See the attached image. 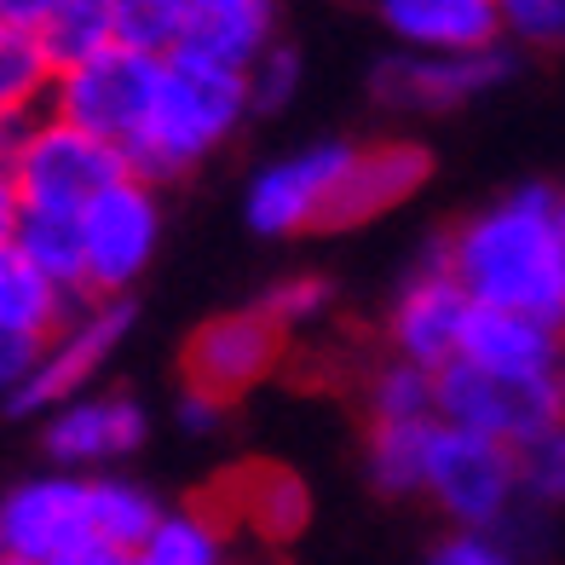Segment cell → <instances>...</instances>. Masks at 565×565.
I'll list each match as a JSON object with an SVG mask.
<instances>
[{"label": "cell", "instance_id": "cell-27", "mask_svg": "<svg viewBox=\"0 0 565 565\" xmlns=\"http://www.w3.org/2000/svg\"><path fill=\"white\" fill-rule=\"evenodd\" d=\"M41 53L53 70H70V64H87L93 53L116 46L110 35V0H58V12L35 30Z\"/></svg>", "mask_w": 565, "mask_h": 565}, {"label": "cell", "instance_id": "cell-9", "mask_svg": "<svg viewBox=\"0 0 565 565\" xmlns=\"http://www.w3.org/2000/svg\"><path fill=\"white\" fill-rule=\"evenodd\" d=\"M282 352H289V329H277L260 306H248V312H220L196 323L185 352H179V375L191 393L237 404L282 370Z\"/></svg>", "mask_w": 565, "mask_h": 565}, {"label": "cell", "instance_id": "cell-17", "mask_svg": "<svg viewBox=\"0 0 565 565\" xmlns=\"http://www.w3.org/2000/svg\"><path fill=\"white\" fill-rule=\"evenodd\" d=\"M145 445V409L127 393H75L46 409V456L64 473H105Z\"/></svg>", "mask_w": 565, "mask_h": 565}, {"label": "cell", "instance_id": "cell-39", "mask_svg": "<svg viewBox=\"0 0 565 565\" xmlns=\"http://www.w3.org/2000/svg\"><path fill=\"white\" fill-rule=\"evenodd\" d=\"M0 157H7V139H0Z\"/></svg>", "mask_w": 565, "mask_h": 565}, {"label": "cell", "instance_id": "cell-38", "mask_svg": "<svg viewBox=\"0 0 565 565\" xmlns=\"http://www.w3.org/2000/svg\"><path fill=\"white\" fill-rule=\"evenodd\" d=\"M53 565H127V554H116L110 543H98V536H93V543L70 548V554H64V559H53Z\"/></svg>", "mask_w": 565, "mask_h": 565}, {"label": "cell", "instance_id": "cell-26", "mask_svg": "<svg viewBox=\"0 0 565 565\" xmlns=\"http://www.w3.org/2000/svg\"><path fill=\"white\" fill-rule=\"evenodd\" d=\"M110 35L127 53L173 58L191 35V0H110Z\"/></svg>", "mask_w": 565, "mask_h": 565}, {"label": "cell", "instance_id": "cell-13", "mask_svg": "<svg viewBox=\"0 0 565 565\" xmlns=\"http://www.w3.org/2000/svg\"><path fill=\"white\" fill-rule=\"evenodd\" d=\"M473 300L468 289L450 277V266L439 260V248L422 260V271L398 289L393 312H387V347L393 358H409L422 370H445L461 352V329H468Z\"/></svg>", "mask_w": 565, "mask_h": 565}, {"label": "cell", "instance_id": "cell-19", "mask_svg": "<svg viewBox=\"0 0 565 565\" xmlns=\"http://www.w3.org/2000/svg\"><path fill=\"white\" fill-rule=\"evenodd\" d=\"M277 0H191V53H209L220 64L248 70L260 46H271Z\"/></svg>", "mask_w": 565, "mask_h": 565}, {"label": "cell", "instance_id": "cell-7", "mask_svg": "<svg viewBox=\"0 0 565 565\" xmlns=\"http://www.w3.org/2000/svg\"><path fill=\"white\" fill-rule=\"evenodd\" d=\"M127 329H134V300L127 295L75 300L64 312V323L41 341V358H35L30 381H23V393L12 398V409L18 416H46V409H58L64 398L93 393V381L105 375L116 347L127 341Z\"/></svg>", "mask_w": 565, "mask_h": 565}, {"label": "cell", "instance_id": "cell-35", "mask_svg": "<svg viewBox=\"0 0 565 565\" xmlns=\"http://www.w3.org/2000/svg\"><path fill=\"white\" fill-rule=\"evenodd\" d=\"M225 409H231V404L185 387V393H179V427H185V433H214V427L225 422Z\"/></svg>", "mask_w": 565, "mask_h": 565}, {"label": "cell", "instance_id": "cell-4", "mask_svg": "<svg viewBox=\"0 0 565 565\" xmlns=\"http://www.w3.org/2000/svg\"><path fill=\"white\" fill-rule=\"evenodd\" d=\"M82 295L87 300H110L127 295L145 277V266L157 260L162 243V196L150 179L121 173L116 185H105L82 214Z\"/></svg>", "mask_w": 565, "mask_h": 565}, {"label": "cell", "instance_id": "cell-30", "mask_svg": "<svg viewBox=\"0 0 565 565\" xmlns=\"http://www.w3.org/2000/svg\"><path fill=\"white\" fill-rule=\"evenodd\" d=\"M243 82H248V110L271 116V110L289 105L295 87H300V53H295V46H282V41H271V46L254 53V64L243 70Z\"/></svg>", "mask_w": 565, "mask_h": 565}, {"label": "cell", "instance_id": "cell-34", "mask_svg": "<svg viewBox=\"0 0 565 565\" xmlns=\"http://www.w3.org/2000/svg\"><path fill=\"white\" fill-rule=\"evenodd\" d=\"M35 358H41V341H35V335H7V329H0V404H7V409H12V398L23 393V381H30Z\"/></svg>", "mask_w": 565, "mask_h": 565}, {"label": "cell", "instance_id": "cell-23", "mask_svg": "<svg viewBox=\"0 0 565 565\" xmlns=\"http://www.w3.org/2000/svg\"><path fill=\"white\" fill-rule=\"evenodd\" d=\"M87 520H93V536L110 543L116 554H134L150 531L162 520V502L145 491L134 479H116V473H93L87 479Z\"/></svg>", "mask_w": 565, "mask_h": 565}, {"label": "cell", "instance_id": "cell-40", "mask_svg": "<svg viewBox=\"0 0 565 565\" xmlns=\"http://www.w3.org/2000/svg\"><path fill=\"white\" fill-rule=\"evenodd\" d=\"M0 35H7V18H0Z\"/></svg>", "mask_w": 565, "mask_h": 565}, {"label": "cell", "instance_id": "cell-16", "mask_svg": "<svg viewBox=\"0 0 565 565\" xmlns=\"http://www.w3.org/2000/svg\"><path fill=\"white\" fill-rule=\"evenodd\" d=\"M456 358L508 381H565V323L502 312V306H473Z\"/></svg>", "mask_w": 565, "mask_h": 565}, {"label": "cell", "instance_id": "cell-29", "mask_svg": "<svg viewBox=\"0 0 565 565\" xmlns=\"http://www.w3.org/2000/svg\"><path fill=\"white\" fill-rule=\"evenodd\" d=\"M513 473H520V502L565 508V422L531 433L525 445H513Z\"/></svg>", "mask_w": 565, "mask_h": 565}, {"label": "cell", "instance_id": "cell-1", "mask_svg": "<svg viewBox=\"0 0 565 565\" xmlns=\"http://www.w3.org/2000/svg\"><path fill=\"white\" fill-rule=\"evenodd\" d=\"M439 260L468 289L473 306L554 318L565 306V196L548 185H520L491 209L445 231Z\"/></svg>", "mask_w": 565, "mask_h": 565}, {"label": "cell", "instance_id": "cell-20", "mask_svg": "<svg viewBox=\"0 0 565 565\" xmlns=\"http://www.w3.org/2000/svg\"><path fill=\"white\" fill-rule=\"evenodd\" d=\"M433 427H439V416H427V422H370L364 468H370V484L381 497H422Z\"/></svg>", "mask_w": 565, "mask_h": 565}, {"label": "cell", "instance_id": "cell-8", "mask_svg": "<svg viewBox=\"0 0 565 565\" xmlns=\"http://www.w3.org/2000/svg\"><path fill=\"white\" fill-rule=\"evenodd\" d=\"M433 416L502 445H525L531 433L565 422V381H508L450 358L445 370H433Z\"/></svg>", "mask_w": 565, "mask_h": 565}, {"label": "cell", "instance_id": "cell-43", "mask_svg": "<svg viewBox=\"0 0 565 565\" xmlns=\"http://www.w3.org/2000/svg\"><path fill=\"white\" fill-rule=\"evenodd\" d=\"M7 565H23V559H7Z\"/></svg>", "mask_w": 565, "mask_h": 565}, {"label": "cell", "instance_id": "cell-36", "mask_svg": "<svg viewBox=\"0 0 565 565\" xmlns=\"http://www.w3.org/2000/svg\"><path fill=\"white\" fill-rule=\"evenodd\" d=\"M53 12H58V0H0V18H7V30H23V35H35Z\"/></svg>", "mask_w": 565, "mask_h": 565}, {"label": "cell", "instance_id": "cell-3", "mask_svg": "<svg viewBox=\"0 0 565 565\" xmlns=\"http://www.w3.org/2000/svg\"><path fill=\"white\" fill-rule=\"evenodd\" d=\"M0 168H7L23 209H35V214H82L98 191L116 185V179L127 173V157L116 145L82 134V127H70L64 116L41 110L35 121H23L18 134L7 139Z\"/></svg>", "mask_w": 565, "mask_h": 565}, {"label": "cell", "instance_id": "cell-15", "mask_svg": "<svg viewBox=\"0 0 565 565\" xmlns=\"http://www.w3.org/2000/svg\"><path fill=\"white\" fill-rule=\"evenodd\" d=\"M433 179V150L416 139H381V145H358L352 162L341 173L335 196L323 209L318 231H352V225H370L381 214H393L398 202H409L422 185Z\"/></svg>", "mask_w": 565, "mask_h": 565}, {"label": "cell", "instance_id": "cell-24", "mask_svg": "<svg viewBox=\"0 0 565 565\" xmlns=\"http://www.w3.org/2000/svg\"><path fill=\"white\" fill-rule=\"evenodd\" d=\"M12 248L46 282H53L58 295L87 300L82 295V225H75V214H35V209H23V220L12 231Z\"/></svg>", "mask_w": 565, "mask_h": 565}, {"label": "cell", "instance_id": "cell-14", "mask_svg": "<svg viewBox=\"0 0 565 565\" xmlns=\"http://www.w3.org/2000/svg\"><path fill=\"white\" fill-rule=\"evenodd\" d=\"M202 508L214 513V520L231 531H248L260 536V543H295L312 520V491H306V479L295 468H282V461H243V468H225Z\"/></svg>", "mask_w": 565, "mask_h": 565}, {"label": "cell", "instance_id": "cell-11", "mask_svg": "<svg viewBox=\"0 0 565 565\" xmlns=\"http://www.w3.org/2000/svg\"><path fill=\"white\" fill-rule=\"evenodd\" d=\"M513 75V53L479 46V53H398L381 58L370 75V93L387 110H456L468 98H484L491 87H502Z\"/></svg>", "mask_w": 565, "mask_h": 565}, {"label": "cell", "instance_id": "cell-21", "mask_svg": "<svg viewBox=\"0 0 565 565\" xmlns=\"http://www.w3.org/2000/svg\"><path fill=\"white\" fill-rule=\"evenodd\" d=\"M53 64H46L41 41L7 30L0 35V139H12L23 121H35L53 98Z\"/></svg>", "mask_w": 565, "mask_h": 565}, {"label": "cell", "instance_id": "cell-22", "mask_svg": "<svg viewBox=\"0 0 565 565\" xmlns=\"http://www.w3.org/2000/svg\"><path fill=\"white\" fill-rule=\"evenodd\" d=\"M70 295H58L18 248H0V329L7 335H35L46 341L70 312Z\"/></svg>", "mask_w": 565, "mask_h": 565}, {"label": "cell", "instance_id": "cell-25", "mask_svg": "<svg viewBox=\"0 0 565 565\" xmlns=\"http://www.w3.org/2000/svg\"><path fill=\"white\" fill-rule=\"evenodd\" d=\"M127 565H225V525L202 502L173 508L157 520V531L127 554Z\"/></svg>", "mask_w": 565, "mask_h": 565}, {"label": "cell", "instance_id": "cell-32", "mask_svg": "<svg viewBox=\"0 0 565 565\" xmlns=\"http://www.w3.org/2000/svg\"><path fill=\"white\" fill-rule=\"evenodd\" d=\"M329 306V282L323 277H289V282H277V289L260 300V312L277 323V329H295L306 318H318Z\"/></svg>", "mask_w": 565, "mask_h": 565}, {"label": "cell", "instance_id": "cell-5", "mask_svg": "<svg viewBox=\"0 0 565 565\" xmlns=\"http://www.w3.org/2000/svg\"><path fill=\"white\" fill-rule=\"evenodd\" d=\"M422 497L439 508L456 531H491L502 513L520 502L513 445L439 422V427H433V445H427Z\"/></svg>", "mask_w": 565, "mask_h": 565}, {"label": "cell", "instance_id": "cell-6", "mask_svg": "<svg viewBox=\"0 0 565 565\" xmlns=\"http://www.w3.org/2000/svg\"><path fill=\"white\" fill-rule=\"evenodd\" d=\"M157 75H162V58L105 46L87 64H70L53 75L46 110L64 116L70 127H82V134H93V139L116 145L127 157V145L139 139V127L150 116V98H157Z\"/></svg>", "mask_w": 565, "mask_h": 565}, {"label": "cell", "instance_id": "cell-28", "mask_svg": "<svg viewBox=\"0 0 565 565\" xmlns=\"http://www.w3.org/2000/svg\"><path fill=\"white\" fill-rule=\"evenodd\" d=\"M364 422H427L433 416V370L409 364V358H387L364 375Z\"/></svg>", "mask_w": 565, "mask_h": 565}, {"label": "cell", "instance_id": "cell-18", "mask_svg": "<svg viewBox=\"0 0 565 565\" xmlns=\"http://www.w3.org/2000/svg\"><path fill=\"white\" fill-rule=\"evenodd\" d=\"M404 53H479L502 41L497 0H375Z\"/></svg>", "mask_w": 565, "mask_h": 565}, {"label": "cell", "instance_id": "cell-2", "mask_svg": "<svg viewBox=\"0 0 565 565\" xmlns=\"http://www.w3.org/2000/svg\"><path fill=\"white\" fill-rule=\"evenodd\" d=\"M243 116H248L243 70L179 46L173 58H162L150 116L139 127V139L127 145V173L150 179V185L191 173L196 162H209L214 150L237 134Z\"/></svg>", "mask_w": 565, "mask_h": 565}, {"label": "cell", "instance_id": "cell-37", "mask_svg": "<svg viewBox=\"0 0 565 565\" xmlns=\"http://www.w3.org/2000/svg\"><path fill=\"white\" fill-rule=\"evenodd\" d=\"M18 220H23V202H18V191H12L7 168H0V248H12V231H18Z\"/></svg>", "mask_w": 565, "mask_h": 565}, {"label": "cell", "instance_id": "cell-31", "mask_svg": "<svg viewBox=\"0 0 565 565\" xmlns=\"http://www.w3.org/2000/svg\"><path fill=\"white\" fill-rule=\"evenodd\" d=\"M497 18L525 46H565V0H497Z\"/></svg>", "mask_w": 565, "mask_h": 565}, {"label": "cell", "instance_id": "cell-33", "mask_svg": "<svg viewBox=\"0 0 565 565\" xmlns=\"http://www.w3.org/2000/svg\"><path fill=\"white\" fill-rule=\"evenodd\" d=\"M422 565H520V559H513L491 531H450L427 548Z\"/></svg>", "mask_w": 565, "mask_h": 565}, {"label": "cell", "instance_id": "cell-42", "mask_svg": "<svg viewBox=\"0 0 565 565\" xmlns=\"http://www.w3.org/2000/svg\"><path fill=\"white\" fill-rule=\"evenodd\" d=\"M559 323H565V306H559Z\"/></svg>", "mask_w": 565, "mask_h": 565}, {"label": "cell", "instance_id": "cell-41", "mask_svg": "<svg viewBox=\"0 0 565 565\" xmlns=\"http://www.w3.org/2000/svg\"><path fill=\"white\" fill-rule=\"evenodd\" d=\"M0 565H7V548H0Z\"/></svg>", "mask_w": 565, "mask_h": 565}, {"label": "cell", "instance_id": "cell-12", "mask_svg": "<svg viewBox=\"0 0 565 565\" xmlns=\"http://www.w3.org/2000/svg\"><path fill=\"white\" fill-rule=\"evenodd\" d=\"M93 543L87 520V479L82 473H41L0 497V548L23 565H53L70 548Z\"/></svg>", "mask_w": 565, "mask_h": 565}, {"label": "cell", "instance_id": "cell-10", "mask_svg": "<svg viewBox=\"0 0 565 565\" xmlns=\"http://www.w3.org/2000/svg\"><path fill=\"white\" fill-rule=\"evenodd\" d=\"M347 139H318L306 150H289V157L266 162L254 173V185L243 196V214L260 237H300V231H318L323 225V209L335 196L341 173L352 162Z\"/></svg>", "mask_w": 565, "mask_h": 565}]
</instances>
